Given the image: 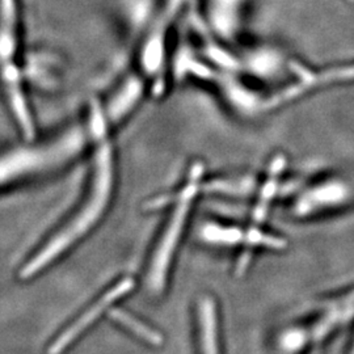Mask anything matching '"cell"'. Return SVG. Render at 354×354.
Instances as JSON below:
<instances>
[{
  "instance_id": "obj_1",
  "label": "cell",
  "mask_w": 354,
  "mask_h": 354,
  "mask_svg": "<svg viewBox=\"0 0 354 354\" xmlns=\"http://www.w3.org/2000/svg\"><path fill=\"white\" fill-rule=\"evenodd\" d=\"M112 187V162L111 151L106 145H104L102 150L97 153V165H96V176L93 183V189L91 193V198L83 206L82 212L76 214L73 221L61 230L28 263L20 272L21 279H30L37 274L41 269L49 266L51 261L68 248L74 241L82 238L89 228L95 225V222L102 215L105 205L108 203L109 193Z\"/></svg>"
},
{
  "instance_id": "obj_2",
  "label": "cell",
  "mask_w": 354,
  "mask_h": 354,
  "mask_svg": "<svg viewBox=\"0 0 354 354\" xmlns=\"http://www.w3.org/2000/svg\"><path fill=\"white\" fill-rule=\"evenodd\" d=\"M203 165H193V168L190 171L188 185L176 196V201L178 203L177 209L172 215V219L169 222V226L167 228L163 241L159 245L158 252L155 254L151 272H150L149 283L153 290H160L165 285V272L169 266L172 251L176 245L177 239H178L180 232L184 226L187 214L189 212L190 201L198 190V180L203 175Z\"/></svg>"
},
{
  "instance_id": "obj_3",
  "label": "cell",
  "mask_w": 354,
  "mask_h": 354,
  "mask_svg": "<svg viewBox=\"0 0 354 354\" xmlns=\"http://www.w3.org/2000/svg\"><path fill=\"white\" fill-rule=\"evenodd\" d=\"M134 288V281L131 279H122L114 286L112 290L108 291L100 301H97L93 304L89 310H87L82 317H79L76 322H74L68 328L61 333V336L51 344L49 348V354H61L64 349L75 340L76 337L89 327L91 323H93L97 317H100L102 311L109 306L113 304L115 299L125 295L127 291L131 290Z\"/></svg>"
},
{
  "instance_id": "obj_4",
  "label": "cell",
  "mask_w": 354,
  "mask_h": 354,
  "mask_svg": "<svg viewBox=\"0 0 354 354\" xmlns=\"http://www.w3.org/2000/svg\"><path fill=\"white\" fill-rule=\"evenodd\" d=\"M15 1L0 0V64L3 79L7 82L8 89L20 88L19 73L11 58L15 51Z\"/></svg>"
},
{
  "instance_id": "obj_5",
  "label": "cell",
  "mask_w": 354,
  "mask_h": 354,
  "mask_svg": "<svg viewBox=\"0 0 354 354\" xmlns=\"http://www.w3.org/2000/svg\"><path fill=\"white\" fill-rule=\"evenodd\" d=\"M283 165H285V159L282 156H277L270 165L269 178H268V181H266V184L263 188V192H261L260 203L256 206L254 213H253V221L256 223H260L266 216V209H268L269 203H270V200H272V197L276 192V188H277V178H279V174L283 168Z\"/></svg>"
},
{
  "instance_id": "obj_6",
  "label": "cell",
  "mask_w": 354,
  "mask_h": 354,
  "mask_svg": "<svg viewBox=\"0 0 354 354\" xmlns=\"http://www.w3.org/2000/svg\"><path fill=\"white\" fill-rule=\"evenodd\" d=\"M201 324H203V352L205 354L216 353V328H215L214 304L212 299L205 298L201 302Z\"/></svg>"
},
{
  "instance_id": "obj_7",
  "label": "cell",
  "mask_w": 354,
  "mask_h": 354,
  "mask_svg": "<svg viewBox=\"0 0 354 354\" xmlns=\"http://www.w3.org/2000/svg\"><path fill=\"white\" fill-rule=\"evenodd\" d=\"M111 317H113L115 322L124 324L127 328L133 330L134 333H137L140 337L145 339L146 342H152V344H160L162 342V337L158 332L152 330V329L146 327L145 324H142L137 319L130 317L127 313L114 308L113 311L111 313Z\"/></svg>"
}]
</instances>
